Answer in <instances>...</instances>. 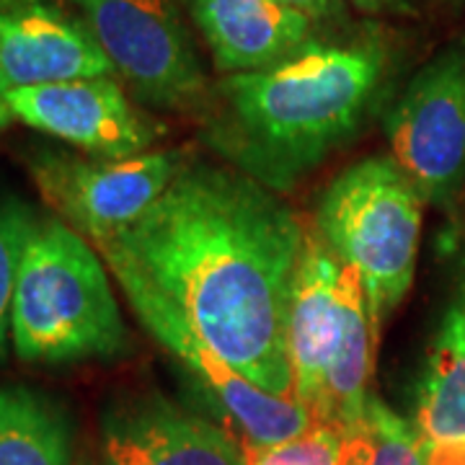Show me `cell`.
Instances as JSON below:
<instances>
[{
  "label": "cell",
  "instance_id": "cell-20",
  "mask_svg": "<svg viewBox=\"0 0 465 465\" xmlns=\"http://www.w3.org/2000/svg\"><path fill=\"white\" fill-rule=\"evenodd\" d=\"M427 465H465V440L458 442H421Z\"/></svg>",
  "mask_w": 465,
  "mask_h": 465
},
{
  "label": "cell",
  "instance_id": "cell-21",
  "mask_svg": "<svg viewBox=\"0 0 465 465\" xmlns=\"http://www.w3.org/2000/svg\"><path fill=\"white\" fill-rule=\"evenodd\" d=\"M284 5L295 8L305 18H321L331 11L333 0H282Z\"/></svg>",
  "mask_w": 465,
  "mask_h": 465
},
{
  "label": "cell",
  "instance_id": "cell-2",
  "mask_svg": "<svg viewBox=\"0 0 465 465\" xmlns=\"http://www.w3.org/2000/svg\"><path fill=\"white\" fill-rule=\"evenodd\" d=\"M382 65L370 45H305L280 65L228 75L213 145L272 192L287 189L354 133Z\"/></svg>",
  "mask_w": 465,
  "mask_h": 465
},
{
  "label": "cell",
  "instance_id": "cell-16",
  "mask_svg": "<svg viewBox=\"0 0 465 465\" xmlns=\"http://www.w3.org/2000/svg\"><path fill=\"white\" fill-rule=\"evenodd\" d=\"M0 465H73L65 411L34 388L0 382Z\"/></svg>",
  "mask_w": 465,
  "mask_h": 465
},
{
  "label": "cell",
  "instance_id": "cell-23",
  "mask_svg": "<svg viewBox=\"0 0 465 465\" xmlns=\"http://www.w3.org/2000/svg\"><path fill=\"white\" fill-rule=\"evenodd\" d=\"M357 3H360V5H370V8H372V5H381V3H385V0H357Z\"/></svg>",
  "mask_w": 465,
  "mask_h": 465
},
{
  "label": "cell",
  "instance_id": "cell-7",
  "mask_svg": "<svg viewBox=\"0 0 465 465\" xmlns=\"http://www.w3.org/2000/svg\"><path fill=\"white\" fill-rule=\"evenodd\" d=\"M391 158L424 202L448 204L465 183V42L421 67L385 119Z\"/></svg>",
  "mask_w": 465,
  "mask_h": 465
},
{
  "label": "cell",
  "instance_id": "cell-9",
  "mask_svg": "<svg viewBox=\"0 0 465 465\" xmlns=\"http://www.w3.org/2000/svg\"><path fill=\"white\" fill-rule=\"evenodd\" d=\"M3 99L16 122L94 158H133L161 137L112 75L21 88Z\"/></svg>",
  "mask_w": 465,
  "mask_h": 465
},
{
  "label": "cell",
  "instance_id": "cell-13",
  "mask_svg": "<svg viewBox=\"0 0 465 465\" xmlns=\"http://www.w3.org/2000/svg\"><path fill=\"white\" fill-rule=\"evenodd\" d=\"M217 70L238 75L280 65L305 47L311 18L282 0H189Z\"/></svg>",
  "mask_w": 465,
  "mask_h": 465
},
{
  "label": "cell",
  "instance_id": "cell-10",
  "mask_svg": "<svg viewBox=\"0 0 465 465\" xmlns=\"http://www.w3.org/2000/svg\"><path fill=\"white\" fill-rule=\"evenodd\" d=\"M114 75L85 21L60 0H0V96Z\"/></svg>",
  "mask_w": 465,
  "mask_h": 465
},
{
  "label": "cell",
  "instance_id": "cell-6",
  "mask_svg": "<svg viewBox=\"0 0 465 465\" xmlns=\"http://www.w3.org/2000/svg\"><path fill=\"white\" fill-rule=\"evenodd\" d=\"M183 163L182 150H148L133 158L39 150L29 158V173L57 220L96 243L145 215Z\"/></svg>",
  "mask_w": 465,
  "mask_h": 465
},
{
  "label": "cell",
  "instance_id": "cell-11",
  "mask_svg": "<svg viewBox=\"0 0 465 465\" xmlns=\"http://www.w3.org/2000/svg\"><path fill=\"white\" fill-rule=\"evenodd\" d=\"M99 437L104 465H243L235 437L158 393L114 401Z\"/></svg>",
  "mask_w": 465,
  "mask_h": 465
},
{
  "label": "cell",
  "instance_id": "cell-5",
  "mask_svg": "<svg viewBox=\"0 0 465 465\" xmlns=\"http://www.w3.org/2000/svg\"><path fill=\"white\" fill-rule=\"evenodd\" d=\"M114 67L116 78L155 109L194 114L207 78L173 0H70Z\"/></svg>",
  "mask_w": 465,
  "mask_h": 465
},
{
  "label": "cell",
  "instance_id": "cell-8",
  "mask_svg": "<svg viewBox=\"0 0 465 465\" xmlns=\"http://www.w3.org/2000/svg\"><path fill=\"white\" fill-rule=\"evenodd\" d=\"M119 287L150 336L168 354H173V360L194 378V382L207 393V399L213 401V406L231 421L241 440L274 445L316 427L308 409L292 396H272L256 382H251L246 375H241L231 362H225L183 323V318L166 300L137 284Z\"/></svg>",
  "mask_w": 465,
  "mask_h": 465
},
{
  "label": "cell",
  "instance_id": "cell-4",
  "mask_svg": "<svg viewBox=\"0 0 465 465\" xmlns=\"http://www.w3.org/2000/svg\"><path fill=\"white\" fill-rule=\"evenodd\" d=\"M424 197L391 155L339 173L318 204L316 232L365 290L375 331L414 282Z\"/></svg>",
  "mask_w": 465,
  "mask_h": 465
},
{
  "label": "cell",
  "instance_id": "cell-14",
  "mask_svg": "<svg viewBox=\"0 0 465 465\" xmlns=\"http://www.w3.org/2000/svg\"><path fill=\"white\" fill-rule=\"evenodd\" d=\"M339 295H341V333L326 375L316 424L344 432L365 411V403L370 399L367 382L372 372L375 326L370 318L362 282L349 266L341 269Z\"/></svg>",
  "mask_w": 465,
  "mask_h": 465
},
{
  "label": "cell",
  "instance_id": "cell-18",
  "mask_svg": "<svg viewBox=\"0 0 465 465\" xmlns=\"http://www.w3.org/2000/svg\"><path fill=\"white\" fill-rule=\"evenodd\" d=\"M42 217L26 202L0 194V360L11 344V302L21 259Z\"/></svg>",
  "mask_w": 465,
  "mask_h": 465
},
{
  "label": "cell",
  "instance_id": "cell-3",
  "mask_svg": "<svg viewBox=\"0 0 465 465\" xmlns=\"http://www.w3.org/2000/svg\"><path fill=\"white\" fill-rule=\"evenodd\" d=\"M130 333L91 241L57 217L39 220L21 259L11 302V349L21 362L114 360Z\"/></svg>",
  "mask_w": 465,
  "mask_h": 465
},
{
  "label": "cell",
  "instance_id": "cell-19",
  "mask_svg": "<svg viewBox=\"0 0 465 465\" xmlns=\"http://www.w3.org/2000/svg\"><path fill=\"white\" fill-rule=\"evenodd\" d=\"M238 445L243 465H339L341 432L316 424L308 432L274 445H259L241 437Z\"/></svg>",
  "mask_w": 465,
  "mask_h": 465
},
{
  "label": "cell",
  "instance_id": "cell-1",
  "mask_svg": "<svg viewBox=\"0 0 465 465\" xmlns=\"http://www.w3.org/2000/svg\"><path fill=\"white\" fill-rule=\"evenodd\" d=\"M308 231L238 168L183 163L163 197L94 246L119 284L163 298L207 347L272 396H292L287 308Z\"/></svg>",
  "mask_w": 465,
  "mask_h": 465
},
{
  "label": "cell",
  "instance_id": "cell-17",
  "mask_svg": "<svg viewBox=\"0 0 465 465\" xmlns=\"http://www.w3.org/2000/svg\"><path fill=\"white\" fill-rule=\"evenodd\" d=\"M339 465H427L421 440L381 399L370 396L365 411L341 432Z\"/></svg>",
  "mask_w": 465,
  "mask_h": 465
},
{
  "label": "cell",
  "instance_id": "cell-22",
  "mask_svg": "<svg viewBox=\"0 0 465 465\" xmlns=\"http://www.w3.org/2000/svg\"><path fill=\"white\" fill-rule=\"evenodd\" d=\"M11 122H16V116H14V112H11L8 101L0 96V133H3V130H8V124H11Z\"/></svg>",
  "mask_w": 465,
  "mask_h": 465
},
{
  "label": "cell",
  "instance_id": "cell-12",
  "mask_svg": "<svg viewBox=\"0 0 465 465\" xmlns=\"http://www.w3.org/2000/svg\"><path fill=\"white\" fill-rule=\"evenodd\" d=\"M341 269L318 232H308L287 308V360L292 370V399L316 421L323 385L341 333Z\"/></svg>",
  "mask_w": 465,
  "mask_h": 465
},
{
  "label": "cell",
  "instance_id": "cell-15",
  "mask_svg": "<svg viewBox=\"0 0 465 465\" xmlns=\"http://www.w3.org/2000/svg\"><path fill=\"white\" fill-rule=\"evenodd\" d=\"M416 430L421 442L465 440V292L442 318L419 388Z\"/></svg>",
  "mask_w": 465,
  "mask_h": 465
},
{
  "label": "cell",
  "instance_id": "cell-24",
  "mask_svg": "<svg viewBox=\"0 0 465 465\" xmlns=\"http://www.w3.org/2000/svg\"><path fill=\"white\" fill-rule=\"evenodd\" d=\"M78 465H96V463H94V460H81Z\"/></svg>",
  "mask_w": 465,
  "mask_h": 465
}]
</instances>
